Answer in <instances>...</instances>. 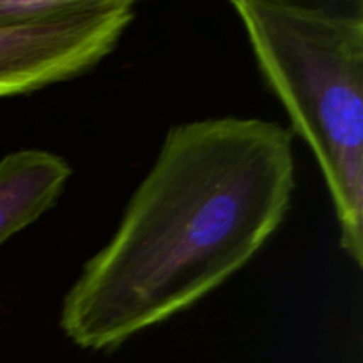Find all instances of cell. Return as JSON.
<instances>
[{
	"label": "cell",
	"instance_id": "obj_1",
	"mask_svg": "<svg viewBox=\"0 0 363 363\" xmlns=\"http://www.w3.org/2000/svg\"><path fill=\"white\" fill-rule=\"evenodd\" d=\"M294 188L289 128L236 116L170 126L113 234L64 294L66 339L112 353L201 303L279 233Z\"/></svg>",
	"mask_w": 363,
	"mask_h": 363
},
{
	"label": "cell",
	"instance_id": "obj_2",
	"mask_svg": "<svg viewBox=\"0 0 363 363\" xmlns=\"http://www.w3.org/2000/svg\"><path fill=\"white\" fill-rule=\"evenodd\" d=\"M266 87L325 179L339 243L363 266V6L234 0Z\"/></svg>",
	"mask_w": 363,
	"mask_h": 363
},
{
	"label": "cell",
	"instance_id": "obj_5",
	"mask_svg": "<svg viewBox=\"0 0 363 363\" xmlns=\"http://www.w3.org/2000/svg\"><path fill=\"white\" fill-rule=\"evenodd\" d=\"M89 0H0V27L41 23L84 9Z\"/></svg>",
	"mask_w": 363,
	"mask_h": 363
},
{
	"label": "cell",
	"instance_id": "obj_3",
	"mask_svg": "<svg viewBox=\"0 0 363 363\" xmlns=\"http://www.w3.org/2000/svg\"><path fill=\"white\" fill-rule=\"evenodd\" d=\"M133 0H89L41 23L0 27V99L32 94L94 69L137 16Z\"/></svg>",
	"mask_w": 363,
	"mask_h": 363
},
{
	"label": "cell",
	"instance_id": "obj_4",
	"mask_svg": "<svg viewBox=\"0 0 363 363\" xmlns=\"http://www.w3.org/2000/svg\"><path fill=\"white\" fill-rule=\"evenodd\" d=\"M69 163L46 149H20L0 158V247L59 202Z\"/></svg>",
	"mask_w": 363,
	"mask_h": 363
}]
</instances>
